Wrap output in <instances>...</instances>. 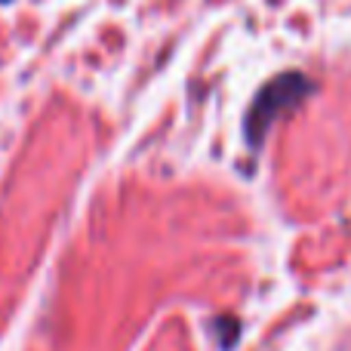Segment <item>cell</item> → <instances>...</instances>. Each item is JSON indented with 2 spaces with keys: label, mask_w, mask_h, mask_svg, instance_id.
I'll list each match as a JSON object with an SVG mask.
<instances>
[{
  "label": "cell",
  "mask_w": 351,
  "mask_h": 351,
  "mask_svg": "<svg viewBox=\"0 0 351 351\" xmlns=\"http://www.w3.org/2000/svg\"><path fill=\"white\" fill-rule=\"evenodd\" d=\"M311 90V84L302 74H284V77H274L271 84H265L256 96L253 108L247 114V139L253 148H259V142L265 139V133L271 130V123L278 121L284 111H290L305 93Z\"/></svg>",
  "instance_id": "6da1fadb"
}]
</instances>
